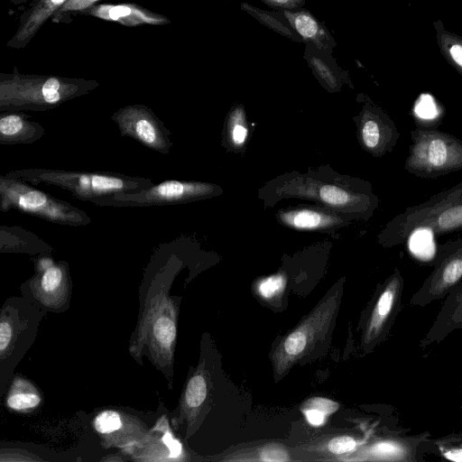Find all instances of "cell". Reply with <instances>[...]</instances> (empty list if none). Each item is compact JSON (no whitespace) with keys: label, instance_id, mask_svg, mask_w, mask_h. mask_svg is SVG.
Instances as JSON below:
<instances>
[{"label":"cell","instance_id":"1","mask_svg":"<svg viewBox=\"0 0 462 462\" xmlns=\"http://www.w3.org/2000/svg\"><path fill=\"white\" fill-rule=\"evenodd\" d=\"M98 86L94 79L23 74L14 67L11 73H0V112H43L84 96Z\"/></svg>","mask_w":462,"mask_h":462},{"label":"cell","instance_id":"2","mask_svg":"<svg viewBox=\"0 0 462 462\" xmlns=\"http://www.w3.org/2000/svg\"><path fill=\"white\" fill-rule=\"evenodd\" d=\"M423 230L436 236L462 230V181L406 208L387 224L380 237L384 245L392 247Z\"/></svg>","mask_w":462,"mask_h":462},{"label":"cell","instance_id":"3","mask_svg":"<svg viewBox=\"0 0 462 462\" xmlns=\"http://www.w3.org/2000/svg\"><path fill=\"white\" fill-rule=\"evenodd\" d=\"M6 176L32 184L61 188L78 199L92 202L117 193H134L153 185L147 177L110 171H76L52 169L13 170Z\"/></svg>","mask_w":462,"mask_h":462},{"label":"cell","instance_id":"4","mask_svg":"<svg viewBox=\"0 0 462 462\" xmlns=\"http://www.w3.org/2000/svg\"><path fill=\"white\" fill-rule=\"evenodd\" d=\"M47 311L26 296L7 299L0 315V393L3 396L13 373L37 337Z\"/></svg>","mask_w":462,"mask_h":462},{"label":"cell","instance_id":"5","mask_svg":"<svg viewBox=\"0 0 462 462\" xmlns=\"http://www.w3.org/2000/svg\"><path fill=\"white\" fill-rule=\"evenodd\" d=\"M404 170L420 179H437L462 170V140L426 127L411 132Z\"/></svg>","mask_w":462,"mask_h":462},{"label":"cell","instance_id":"6","mask_svg":"<svg viewBox=\"0 0 462 462\" xmlns=\"http://www.w3.org/2000/svg\"><path fill=\"white\" fill-rule=\"evenodd\" d=\"M0 209H16L43 220L69 226H86L91 222L85 211L70 203L34 189L26 181L0 176Z\"/></svg>","mask_w":462,"mask_h":462},{"label":"cell","instance_id":"7","mask_svg":"<svg viewBox=\"0 0 462 462\" xmlns=\"http://www.w3.org/2000/svg\"><path fill=\"white\" fill-rule=\"evenodd\" d=\"M338 293L327 296L276 346L272 360L277 376L284 374L328 331L338 308Z\"/></svg>","mask_w":462,"mask_h":462},{"label":"cell","instance_id":"8","mask_svg":"<svg viewBox=\"0 0 462 462\" xmlns=\"http://www.w3.org/2000/svg\"><path fill=\"white\" fill-rule=\"evenodd\" d=\"M462 283V237L439 244L433 268L420 287L412 294L411 306L425 307L444 300Z\"/></svg>","mask_w":462,"mask_h":462},{"label":"cell","instance_id":"9","mask_svg":"<svg viewBox=\"0 0 462 462\" xmlns=\"http://www.w3.org/2000/svg\"><path fill=\"white\" fill-rule=\"evenodd\" d=\"M35 273L22 286L24 296L46 311H64L71 297V280L66 262L49 256L35 263Z\"/></svg>","mask_w":462,"mask_h":462},{"label":"cell","instance_id":"10","mask_svg":"<svg viewBox=\"0 0 462 462\" xmlns=\"http://www.w3.org/2000/svg\"><path fill=\"white\" fill-rule=\"evenodd\" d=\"M213 187L208 183L165 180L134 193H117L91 203L112 207H150L185 203L208 196Z\"/></svg>","mask_w":462,"mask_h":462},{"label":"cell","instance_id":"11","mask_svg":"<svg viewBox=\"0 0 462 462\" xmlns=\"http://www.w3.org/2000/svg\"><path fill=\"white\" fill-rule=\"evenodd\" d=\"M404 279L398 268L379 288L365 323L363 346L373 349L384 340L402 309Z\"/></svg>","mask_w":462,"mask_h":462},{"label":"cell","instance_id":"12","mask_svg":"<svg viewBox=\"0 0 462 462\" xmlns=\"http://www.w3.org/2000/svg\"><path fill=\"white\" fill-rule=\"evenodd\" d=\"M111 119L122 136L130 137L162 154L170 152L171 132L150 107L142 104L127 105L114 112Z\"/></svg>","mask_w":462,"mask_h":462},{"label":"cell","instance_id":"13","mask_svg":"<svg viewBox=\"0 0 462 462\" xmlns=\"http://www.w3.org/2000/svg\"><path fill=\"white\" fill-rule=\"evenodd\" d=\"M93 426L104 444L117 447L131 456L149 432L137 419L114 410L97 413L93 420Z\"/></svg>","mask_w":462,"mask_h":462},{"label":"cell","instance_id":"14","mask_svg":"<svg viewBox=\"0 0 462 462\" xmlns=\"http://www.w3.org/2000/svg\"><path fill=\"white\" fill-rule=\"evenodd\" d=\"M400 133L395 123L378 107H367L361 124V139L365 147L380 156L396 145Z\"/></svg>","mask_w":462,"mask_h":462},{"label":"cell","instance_id":"15","mask_svg":"<svg viewBox=\"0 0 462 462\" xmlns=\"http://www.w3.org/2000/svg\"><path fill=\"white\" fill-rule=\"evenodd\" d=\"M82 14L128 27L165 25L171 23L165 15L133 3L97 4Z\"/></svg>","mask_w":462,"mask_h":462},{"label":"cell","instance_id":"16","mask_svg":"<svg viewBox=\"0 0 462 462\" xmlns=\"http://www.w3.org/2000/svg\"><path fill=\"white\" fill-rule=\"evenodd\" d=\"M456 331L462 332V283L444 299L431 326L420 339V347L439 344Z\"/></svg>","mask_w":462,"mask_h":462},{"label":"cell","instance_id":"17","mask_svg":"<svg viewBox=\"0 0 462 462\" xmlns=\"http://www.w3.org/2000/svg\"><path fill=\"white\" fill-rule=\"evenodd\" d=\"M182 454L181 443L174 438L163 417L152 429L132 456L138 460H176Z\"/></svg>","mask_w":462,"mask_h":462},{"label":"cell","instance_id":"18","mask_svg":"<svg viewBox=\"0 0 462 462\" xmlns=\"http://www.w3.org/2000/svg\"><path fill=\"white\" fill-rule=\"evenodd\" d=\"M68 0H37L23 14L14 34L6 42L12 49L24 48L36 35L42 26L57 13Z\"/></svg>","mask_w":462,"mask_h":462},{"label":"cell","instance_id":"19","mask_svg":"<svg viewBox=\"0 0 462 462\" xmlns=\"http://www.w3.org/2000/svg\"><path fill=\"white\" fill-rule=\"evenodd\" d=\"M208 382L204 370L199 367L189 378L179 405L178 415L171 419L172 427L177 430L184 422H187L186 438L189 437L199 414L200 409L208 397Z\"/></svg>","mask_w":462,"mask_h":462},{"label":"cell","instance_id":"20","mask_svg":"<svg viewBox=\"0 0 462 462\" xmlns=\"http://www.w3.org/2000/svg\"><path fill=\"white\" fill-rule=\"evenodd\" d=\"M302 42L311 43L319 50L332 53L337 42L324 23L319 21L309 10L282 11Z\"/></svg>","mask_w":462,"mask_h":462},{"label":"cell","instance_id":"21","mask_svg":"<svg viewBox=\"0 0 462 462\" xmlns=\"http://www.w3.org/2000/svg\"><path fill=\"white\" fill-rule=\"evenodd\" d=\"M45 134L44 127L32 121L22 111H3L0 114V143L11 145L32 143Z\"/></svg>","mask_w":462,"mask_h":462},{"label":"cell","instance_id":"22","mask_svg":"<svg viewBox=\"0 0 462 462\" xmlns=\"http://www.w3.org/2000/svg\"><path fill=\"white\" fill-rule=\"evenodd\" d=\"M303 58L328 89L336 91L340 88L346 73L337 65L332 53L320 51L311 43H305Z\"/></svg>","mask_w":462,"mask_h":462},{"label":"cell","instance_id":"23","mask_svg":"<svg viewBox=\"0 0 462 462\" xmlns=\"http://www.w3.org/2000/svg\"><path fill=\"white\" fill-rule=\"evenodd\" d=\"M42 396L36 386L21 376L13 378L7 390L6 407L17 412H28L38 408Z\"/></svg>","mask_w":462,"mask_h":462},{"label":"cell","instance_id":"24","mask_svg":"<svg viewBox=\"0 0 462 462\" xmlns=\"http://www.w3.org/2000/svg\"><path fill=\"white\" fill-rule=\"evenodd\" d=\"M52 248L33 234L17 226H1V251L49 253Z\"/></svg>","mask_w":462,"mask_h":462},{"label":"cell","instance_id":"25","mask_svg":"<svg viewBox=\"0 0 462 462\" xmlns=\"http://www.w3.org/2000/svg\"><path fill=\"white\" fill-rule=\"evenodd\" d=\"M435 38L446 61L462 76V37L448 30L442 20L433 22Z\"/></svg>","mask_w":462,"mask_h":462},{"label":"cell","instance_id":"26","mask_svg":"<svg viewBox=\"0 0 462 462\" xmlns=\"http://www.w3.org/2000/svg\"><path fill=\"white\" fill-rule=\"evenodd\" d=\"M241 9L249 14L261 24L268 27L282 36L298 43L302 42L300 37L291 26L282 11H267L255 7L245 2L241 4Z\"/></svg>","mask_w":462,"mask_h":462},{"label":"cell","instance_id":"27","mask_svg":"<svg viewBox=\"0 0 462 462\" xmlns=\"http://www.w3.org/2000/svg\"><path fill=\"white\" fill-rule=\"evenodd\" d=\"M282 220L299 229H314L332 225L335 217L311 209H300L282 215Z\"/></svg>","mask_w":462,"mask_h":462},{"label":"cell","instance_id":"28","mask_svg":"<svg viewBox=\"0 0 462 462\" xmlns=\"http://www.w3.org/2000/svg\"><path fill=\"white\" fill-rule=\"evenodd\" d=\"M338 409V403L329 399L315 397L308 400L301 407L307 420L313 426H320L326 417Z\"/></svg>","mask_w":462,"mask_h":462},{"label":"cell","instance_id":"29","mask_svg":"<svg viewBox=\"0 0 462 462\" xmlns=\"http://www.w3.org/2000/svg\"><path fill=\"white\" fill-rule=\"evenodd\" d=\"M320 198L321 199L328 205L334 207H342L345 205H348L354 201H359L368 204H376V199L374 195H365L360 197H354L349 194L345 189L334 186V185H325L320 189Z\"/></svg>","mask_w":462,"mask_h":462},{"label":"cell","instance_id":"30","mask_svg":"<svg viewBox=\"0 0 462 462\" xmlns=\"http://www.w3.org/2000/svg\"><path fill=\"white\" fill-rule=\"evenodd\" d=\"M98 1L99 0H68L51 20L54 23H69L72 21L73 16L82 14V13L97 5Z\"/></svg>","mask_w":462,"mask_h":462},{"label":"cell","instance_id":"31","mask_svg":"<svg viewBox=\"0 0 462 462\" xmlns=\"http://www.w3.org/2000/svg\"><path fill=\"white\" fill-rule=\"evenodd\" d=\"M439 456L456 462H462V437L447 436L433 442Z\"/></svg>","mask_w":462,"mask_h":462},{"label":"cell","instance_id":"32","mask_svg":"<svg viewBox=\"0 0 462 462\" xmlns=\"http://www.w3.org/2000/svg\"><path fill=\"white\" fill-rule=\"evenodd\" d=\"M285 280L282 275H273L262 281L258 291L264 298H271L283 290Z\"/></svg>","mask_w":462,"mask_h":462},{"label":"cell","instance_id":"33","mask_svg":"<svg viewBox=\"0 0 462 462\" xmlns=\"http://www.w3.org/2000/svg\"><path fill=\"white\" fill-rule=\"evenodd\" d=\"M356 447V441L355 439L349 436H340L332 439L328 444V450L337 455L345 454L354 450Z\"/></svg>","mask_w":462,"mask_h":462},{"label":"cell","instance_id":"34","mask_svg":"<svg viewBox=\"0 0 462 462\" xmlns=\"http://www.w3.org/2000/svg\"><path fill=\"white\" fill-rule=\"evenodd\" d=\"M260 459L263 461L284 462L290 460L287 451L277 445H269L262 448Z\"/></svg>","mask_w":462,"mask_h":462},{"label":"cell","instance_id":"35","mask_svg":"<svg viewBox=\"0 0 462 462\" xmlns=\"http://www.w3.org/2000/svg\"><path fill=\"white\" fill-rule=\"evenodd\" d=\"M268 7L276 11L297 10L302 8L306 0H261Z\"/></svg>","mask_w":462,"mask_h":462},{"label":"cell","instance_id":"36","mask_svg":"<svg viewBox=\"0 0 462 462\" xmlns=\"http://www.w3.org/2000/svg\"><path fill=\"white\" fill-rule=\"evenodd\" d=\"M247 132V128L243 123L239 121L234 122L231 130V136L234 143L236 145L243 144L246 139Z\"/></svg>","mask_w":462,"mask_h":462},{"label":"cell","instance_id":"37","mask_svg":"<svg viewBox=\"0 0 462 462\" xmlns=\"http://www.w3.org/2000/svg\"><path fill=\"white\" fill-rule=\"evenodd\" d=\"M28 1H32V0H10V2L14 5H21V4L26 3Z\"/></svg>","mask_w":462,"mask_h":462}]
</instances>
